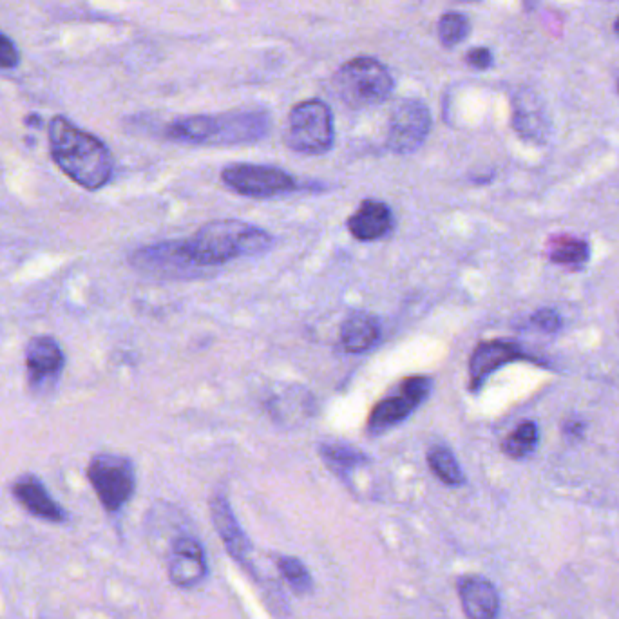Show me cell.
Masks as SVG:
<instances>
[{"label": "cell", "mask_w": 619, "mask_h": 619, "mask_svg": "<svg viewBox=\"0 0 619 619\" xmlns=\"http://www.w3.org/2000/svg\"><path fill=\"white\" fill-rule=\"evenodd\" d=\"M20 64V53L15 42L0 33V69H13Z\"/></svg>", "instance_id": "26"}, {"label": "cell", "mask_w": 619, "mask_h": 619, "mask_svg": "<svg viewBox=\"0 0 619 619\" xmlns=\"http://www.w3.org/2000/svg\"><path fill=\"white\" fill-rule=\"evenodd\" d=\"M87 478L95 489L98 500L111 513L120 511L131 500L136 487L131 460L111 453H100L91 458L87 467Z\"/></svg>", "instance_id": "6"}, {"label": "cell", "mask_w": 619, "mask_h": 619, "mask_svg": "<svg viewBox=\"0 0 619 619\" xmlns=\"http://www.w3.org/2000/svg\"><path fill=\"white\" fill-rule=\"evenodd\" d=\"M274 245L272 234L238 220L210 221L185 239L192 261L201 268L220 267L232 259L256 256Z\"/></svg>", "instance_id": "2"}, {"label": "cell", "mask_w": 619, "mask_h": 619, "mask_svg": "<svg viewBox=\"0 0 619 619\" xmlns=\"http://www.w3.org/2000/svg\"><path fill=\"white\" fill-rule=\"evenodd\" d=\"M335 91L353 109L386 102L393 93V77L377 58L359 57L346 62L335 75Z\"/></svg>", "instance_id": "4"}, {"label": "cell", "mask_w": 619, "mask_h": 619, "mask_svg": "<svg viewBox=\"0 0 619 619\" xmlns=\"http://www.w3.org/2000/svg\"><path fill=\"white\" fill-rule=\"evenodd\" d=\"M469 31V20L462 13H446L439 20V39L444 48H455L460 42H464Z\"/></svg>", "instance_id": "25"}, {"label": "cell", "mask_w": 619, "mask_h": 619, "mask_svg": "<svg viewBox=\"0 0 619 619\" xmlns=\"http://www.w3.org/2000/svg\"><path fill=\"white\" fill-rule=\"evenodd\" d=\"M210 513H212V520H214V525H216V531L220 533L221 540L225 543L230 556L236 562H247V556L250 553V549H252V543H250L247 534L241 529V525L236 520L227 496L223 495V493H218V495L214 496L212 502H210Z\"/></svg>", "instance_id": "16"}, {"label": "cell", "mask_w": 619, "mask_h": 619, "mask_svg": "<svg viewBox=\"0 0 619 619\" xmlns=\"http://www.w3.org/2000/svg\"><path fill=\"white\" fill-rule=\"evenodd\" d=\"M270 131L267 111L248 109L218 116H189L167 127V138L189 145H243L263 140Z\"/></svg>", "instance_id": "3"}, {"label": "cell", "mask_w": 619, "mask_h": 619, "mask_svg": "<svg viewBox=\"0 0 619 619\" xmlns=\"http://www.w3.org/2000/svg\"><path fill=\"white\" fill-rule=\"evenodd\" d=\"M614 28H616V33H618V37H619V19L616 20V26H614Z\"/></svg>", "instance_id": "31"}, {"label": "cell", "mask_w": 619, "mask_h": 619, "mask_svg": "<svg viewBox=\"0 0 619 619\" xmlns=\"http://www.w3.org/2000/svg\"><path fill=\"white\" fill-rule=\"evenodd\" d=\"M431 131V113L420 100H404L391 113L386 145L391 153L411 154L422 147Z\"/></svg>", "instance_id": "10"}, {"label": "cell", "mask_w": 619, "mask_h": 619, "mask_svg": "<svg viewBox=\"0 0 619 619\" xmlns=\"http://www.w3.org/2000/svg\"><path fill=\"white\" fill-rule=\"evenodd\" d=\"M381 339L379 321L370 314H353L341 326V343L346 352L364 353Z\"/></svg>", "instance_id": "19"}, {"label": "cell", "mask_w": 619, "mask_h": 619, "mask_svg": "<svg viewBox=\"0 0 619 619\" xmlns=\"http://www.w3.org/2000/svg\"><path fill=\"white\" fill-rule=\"evenodd\" d=\"M11 493L15 500L19 502L29 515L46 520L51 524H64L67 520V513L62 509V505L53 500L49 495L48 489L42 484L40 478L35 475H22L17 478L11 486Z\"/></svg>", "instance_id": "13"}, {"label": "cell", "mask_w": 619, "mask_h": 619, "mask_svg": "<svg viewBox=\"0 0 619 619\" xmlns=\"http://www.w3.org/2000/svg\"><path fill=\"white\" fill-rule=\"evenodd\" d=\"M49 151L58 169L87 191H98L113 178V156L95 134L86 133L64 116L49 122Z\"/></svg>", "instance_id": "1"}, {"label": "cell", "mask_w": 619, "mask_h": 619, "mask_svg": "<svg viewBox=\"0 0 619 619\" xmlns=\"http://www.w3.org/2000/svg\"><path fill=\"white\" fill-rule=\"evenodd\" d=\"M277 567H279L281 574L285 576L286 583L290 585V589L299 594V596H305V594L312 592V589H314L312 576H310L305 563L301 562V560H297L294 556H281L277 560Z\"/></svg>", "instance_id": "24"}, {"label": "cell", "mask_w": 619, "mask_h": 619, "mask_svg": "<svg viewBox=\"0 0 619 619\" xmlns=\"http://www.w3.org/2000/svg\"><path fill=\"white\" fill-rule=\"evenodd\" d=\"M618 91H619V82H618Z\"/></svg>", "instance_id": "32"}, {"label": "cell", "mask_w": 619, "mask_h": 619, "mask_svg": "<svg viewBox=\"0 0 619 619\" xmlns=\"http://www.w3.org/2000/svg\"><path fill=\"white\" fill-rule=\"evenodd\" d=\"M533 323L536 328H540L545 334H554V332L560 330L562 319H560V315L556 314L554 310L543 308V310L534 314Z\"/></svg>", "instance_id": "27"}, {"label": "cell", "mask_w": 619, "mask_h": 619, "mask_svg": "<svg viewBox=\"0 0 619 619\" xmlns=\"http://www.w3.org/2000/svg\"><path fill=\"white\" fill-rule=\"evenodd\" d=\"M431 379L428 377H410L402 381L399 390L388 399L381 400L368 419V433L377 437L391 428L399 426L400 422L413 415V411L420 408L431 393Z\"/></svg>", "instance_id": "8"}, {"label": "cell", "mask_w": 619, "mask_h": 619, "mask_svg": "<svg viewBox=\"0 0 619 619\" xmlns=\"http://www.w3.org/2000/svg\"><path fill=\"white\" fill-rule=\"evenodd\" d=\"M516 133L533 142H543L549 134V122L543 111L542 102L533 93H522L515 100L513 116Z\"/></svg>", "instance_id": "18"}, {"label": "cell", "mask_w": 619, "mask_h": 619, "mask_svg": "<svg viewBox=\"0 0 619 619\" xmlns=\"http://www.w3.org/2000/svg\"><path fill=\"white\" fill-rule=\"evenodd\" d=\"M319 453H321V457L328 464V467L334 469L335 473L341 475V477H346L353 469L370 462L366 453H362L359 449L348 446V444H339V442L323 444L319 448Z\"/></svg>", "instance_id": "20"}, {"label": "cell", "mask_w": 619, "mask_h": 619, "mask_svg": "<svg viewBox=\"0 0 619 619\" xmlns=\"http://www.w3.org/2000/svg\"><path fill=\"white\" fill-rule=\"evenodd\" d=\"M563 429H565V433H567L569 437H574V439H576V437H580L581 431H583V424L578 422V420H571V422H567V424L563 426Z\"/></svg>", "instance_id": "29"}, {"label": "cell", "mask_w": 619, "mask_h": 619, "mask_svg": "<svg viewBox=\"0 0 619 619\" xmlns=\"http://www.w3.org/2000/svg\"><path fill=\"white\" fill-rule=\"evenodd\" d=\"M221 180L230 191L247 198H274L299 187L296 178L283 169L254 163L230 165L221 172Z\"/></svg>", "instance_id": "7"}, {"label": "cell", "mask_w": 619, "mask_h": 619, "mask_svg": "<svg viewBox=\"0 0 619 619\" xmlns=\"http://www.w3.org/2000/svg\"><path fill=\"white\" fill-rule=\"evenodd\" d=\"M131 265L147 276L174 279L198 276L201 272V268L189 256L185 241L178 239L160 241L134 250Z\"/></svg>", "instance_id": "9"}, {"label": "cell", "mask_w": 619, "mask_h": 619, "mask_svg": "<svg viewBox=\"0 0 619 619\" xmlns=\"http://www.w3.org/2000/svg\"><path fill=\"white\" fill-rule=\"evenodd\" d=\"M428 464L435 477L446 486L458 487L466 482V477L462 473V467L458 464L457 457L453 455L451 449L437 444L428 451Z\"/></svg>", "instance_id": "21"}, {"label": "cell", "mask_w": 619, "mask_h": 619, "mask_svg": "<svg viewBox=\"0 0 619 619\" xmlns=\"http://www.w3.org/2000/svg\"><path fill=\"white\" fill-rule=\"evenodd\" d=\"M26 124L33 125V127H42V118L39 115L29 116Z\"/></svg>", "instance_id": "30"}, {"label": "cell", "mask_w": 619, "mask_h": 619, "mask_svg": "<svg viewBox=\"0 0 619 619\" xmlns=\"http://www.w3.org/2000/svg\"><path fill=\"white\" fill-rule=\"evenodd\" d=\"M591 250L583 239L571 238V236H560L553 239L549 245V258L556 265L563 267L580 268L589 261Z\"/></svg>", "instance_id": "22"}, {"label": "cell", "mask_w": 619, "mask_h": 619, "mask_svg": "<svg viewBox=\"0 0 619 619\" xmlns=\"http://www.w3.org/2000/svg\"><path fill=\"white\" fill-rule=\"evenodd\" d=\"M66 366V355L60 344L48 335L31 339L26 348V370L29 386L35 391H48L57 384Z\"/></svg>", "instance_id": "11"}, {"label": "cell", "mask_w": 619, "mask_h": 619, "mask_svg": "<svg viewBox=\"0 0 619 619\" xmlns=\"http://www.w3.org/2000/svg\"><path fill=\"white\" fill-rule=\"evenodd\" d=\"M460 603L467 619H496L500 614V596L491 581L469 576L458 583Z\"/></svg>", "instance_id": "17"}, {"label": "cell", "mask_w": 619, "mask_h": 619, "mask_svg": "<svg viewBox=\"0 0 619 619\" xmlns=\"http://www.w3.org/2000/svg\"><path fill=\"white\" fill-rule=\"evenodd\" d=\"M395 229L393 212L386 203L364 200L357 212L348 220V230L359 241H377L390 236Z\"/></svg>", "instance_id": "15"}, {"label": "cell", "mask_w": 619, "mask_h": 619, "mask_svg": "<svg viewBox=\"0 0 619 619\" xmlns=\"http://www.w3.org/2000/svg\"><path fill=\"white\" fill-rule=\"evenodd\" d=\"M522 348L511 341H489L478 344L469 361V381L471 390H477L491 373L504 364L522 359Z\"/></svg>", "instance_id": "14"}, {"label": "cell", "mask_w": 619, "mask_h": 619, "mask_svg": "<svg viewBox=\"0 0 619 619\" xmlns=\"http://www.w3.org/2000/svg\"><path fill=\"white\" fill-rule=\"evenodd\" d=\"M538 444V428L534 422H522L518 428L505 439V455L511 458L529 457Z\"/></svg>", "instance_id": "23"}, {"label": "cell", "mask_w": 619, "mask_h": 619, "mask_svg": "<svg viewBox=\"0 0 619 619\" xmlns=\"http://www.w3.org/2000/svg\"><path fill=\"white\" fill-rule=\"evenodd\" d=\"M167 571L172 583L180 589H192L207 576V556L201 543L181 534L171 543L167 554Z\"/></svg>", "instance_id": "12"}, {"label": "cell", "mask_w": 619, "mask_h": 619, "mask_svg": "<svg viewBox=\"0 0 619 619\" xmlns=\"http://www.w3.org/2000/svg\"><path fill=\"white\" fill-rule=\"evenodd\" d=\"M335 140L334 115L321 100L297 104L288 116L286 145L301 154H324Z\"/></svg>", "instance_id": "5"}, {"label": "cell", "mask_w": 619, "mask_h": 619, "mask_svg": "<svg viewBox=\"0 0 619 619\" xmlns=\"http://www.w3.org/2000/svg\"><path fill=\"white\" fill-rule=\"evenodd\" d=\"M466 62L469 66L473 67V69L486 71V69L493 66V55H491V51L486 48L471 49V51L467 53Z\"/></svg>", "instance_id": "28"}]
</instances>
